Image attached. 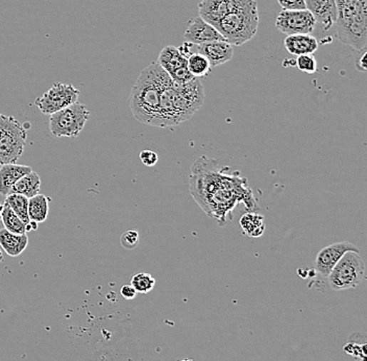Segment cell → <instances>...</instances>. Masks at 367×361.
Returning <instances> with one entry per match:
<instances>
[{"instance_id":"obj_1","label":"cell","mask_w":367,"mask_h":361,"mask_svg":"<svg viewBox=\"0 0 367 361\" xmlns=\"http://www.w3.org/2000/svg\"><path fill=\"white\" fill-rule=\"evenodd\" d=\"M215 161L200 158L191 167L190 193L208 215L227 223V215L238 203L251 209L247 200L254 202L253 193L239 175H227Z\"/></svg>"},{"instance_id":"obj_2","label":"cell","mask_w":367,"mask_h":361,"mask_svg":"<svg viewBox=\"0 0 367 361\" xmlns=\"http://www.w3.org/2000/svg\"><path fill=\"white\" fill-rule=\"evenodd\" d=\"M171 81L167 72L157 62L142 70L130 96V111L139 123L155 126L162 91Z\"/></svg>"},{"instance_id":"obj_3","label":"cell","mask_w":367,"mask_h":361,"mask_svg":"<svg viewBox=\"0 0 367 361\" xmlns=\"http://www.w3.org/2000/svg\"><path fill=\"white\" fill-rule=\"evenodd\" d=\"M337 6V38L361 51L367 47V0H335Z\"/></svg>"},{"instance_id":"obj_4","label":"cell","mask_w":367,"mask_h":361,"mask_svg":"<svg viewBox=\"0 0 367 361\" xmlns=\"http://www.w3.org/2000/svg\"><path fill=\"white\" fill-rule=\"evenodd\" d=\"M259 21L258 4L256 0H247L239 8L224 16L215 29L232 46H241L256 36Z\"/></svg>"},{"instance_id":"obj_5","label":"cell","mask_w":367,"mask_h":361,"mask_svg":"<svg viewBox=\"0 0 367 361\" xmlns=\"http://www.w3.org/2000/svg\"><path fill=\"white\" fill-rule=\"evenodd\" d=\"M366 266L360 253L348 252L331 270L328 278L330 288L335 292L352 290L363 283Z\"/></svg>"},{"instance_id":"obj_6","label":"cell","mask_w":367,"mask_h":361,"mask_svg":"<svg viewBox=\"0 0 367 361\" xmlns=\"http://www.w3.org/2000/svg\"><path fill=\"white\" fill-rule=\"evenodd\" d=\"M90 112L84 103L76 101L73 105L51 115L49 130L55 137L76 138L84 130L89 121Z\"/></svg>"},{"instance_id":"obj_7","label":"cell","mask_w":367,"mask_h":361,"mask_svg":"<svg viewBox=\"0 0 367 361\" xmlns=\"http://www.w3.org/2000/svg\"><path fill=\"white\" fill-rule=\"evenodd\" d=\"M204 101V86L200 78L184 83H175V117L177 126L191 118L202 107Z\"/></svg>"},{"instance_id":"obj_8","label":"cell","mask_w":367,"mask_h":361,"mask_svg":"<svg viewBox=\"0 0 367 361\" xmlns=\"http://www.w3.org/2000/svg\"><path fill=\"white\" fill-rule=\"evenodd\" d=\"M28 132L24 126L10 116L8 126L0 138V166L15 164L21 157L26 148Z\"/></svg>"},{"instance_id":"obj_9","label":"cell","mask_w":367,"mask_h":361,"mask_svg":"<svg viewBox=\"0 0 367 361\" xmlns=\"http://www.w3.org/2000/svg\"><path fill=\"white\" fill-rule=\"evenodd\" d=\"M80 91L69 83H56L35 101V105L45 115L55 113L73 105L78 101Z\"/></svg>"},{"instance_id":"obj_10","label":"cell","mask_w":367,"mask_h":361,"mask_svg":"<svg viewBox=\"0 0 367 361\" xmlns=\"http://www.w3.org/2000/svg\"><path fill=\"white\" fill-rule=\"evenodd\" d=\"M157 64L162 67L175 83H184L195 80L187 66V58L182 55L179 47L166 46L157 58Z\"/></svg>"},{"instance_id":"obj_11","label":"cell","mask_w":367,"mask_h":361,"mask_svg":"<svg viewBox=\"0 0 367 361\" xmlns=\"http://www.w3.org/2000/svg\"><path fill=\"white\" fill-rule=\"evenodd\" d=\"M276 28L285 35L311 34L314 31L316 21L308 10H283L276 19Z\"/></svg>"},{"instance_id":"obj_12","label":"cell","mask_w":367,"mask_h":361,"mask_svg":"<svg viewBox=\"0 0 367 361\" xmlns=\"http://www.w3.org/2000/svg\"><path fill=\"white\" fill-rule=\"evenodd\" d=\"M348 252L360 253L359 248L348 241H340L324 248L317 253L315 268L323 277H328L331 270Z\"/></svg>"},{"instance_id":"obj_13","label":"cell","mask_w":367,"mask_h":361,"mask_svg":"<svg viewBox=\"0 0 367 361\" xmlns=\"http://www.w3.org/2000/svg\"><path fill=\"white\" fill-rule=\"evenodd\" d=\"M247 0H202L198 4L200 17L215 28L216 24L229 13L239 8Z\"/></svg>"},{"instance_id":"obj_14","label":"cell","mask_w":367,"mask_h":361,"mask_svg":"<svg viewBox=\"0 0 367 361\" xmlns=\"http://www.w3.org/2000/svg\"><path fill=\"white\" fill-rule=\"evenodd\" d=\"M186 42L191 43L193 45H202L205 43L222 41L224 37L220 35L213 26L205 21L202 18H193L189 21L188 28L184 34Z\"/></svg>"},{"instance_id":"obj_15","label":"cell","mask_w":367,"mask_h":361,"mask_svg":"<svg viewBox=\"0 0 367 361\" xmlns=\"http://www.w3.org/2000/svg\"><path fill=\"white\" fill-rule=\"evenodd\" d=\"M306 10L309 11L316 24L324 31H330L337 21V6L335 0H305Z\"/></svg>"},{"instance_id":"obj_16","label":"cell","mask_w":367,"mask_h":361,"mask_svg":"<svg viewBox=\"0 0 367 361\" xmlns=\"http://www.w3.org/2000/svg\"><path fill=\"white\" fill-rule=\"evenodd\" d=\"M193 53H198L206 56L210 63L211 67L222 66L232 60L234 55L233 46L229 43L214 41L205 43L202 45H193Z\"/></svg>"},{"instance_id":"obj_17","label":"cell","mask_w":367,"mask_h":361,"mask_svg":"<svg viewBox=\"0 0 367 361\" xmlns=\"http://www.w3.org/2000/svg\"><path fill=\"white\" fill-rule=\"evenodd\" d=\"M284 46L292 56L313 55L319 49V41L311 34H299L287 36Z\"/></svg>"},{"instance_id":"obj_18","label":"cell","mask_w":367,"mask_h":361,"mask_svg":"<svg viewBox=\"0 0 367 361\" xmlns=\"http://www.w3.org/2000/svg\"><path fill=\"white\" fill-rule=\"evenodd\" d=\"M33 169L28 166L18 164H4L0 166V195L6 198L18 180L31 173Z\"/></svg>"},{"instance_id":"obj_19","label":"cell","mask_w":367,"mask_h":361,"mask_svg":"<svg viewBox=\"0 0 367 361\" xmlns=\"http://www.w3.org/2000/svg\"><path fill=\"white\" fill-rule=\"evenodd\" d=\"M29 245V237L26 234L20 235L9 232L8 230H0V247L11 257H18L26 250Z\"/></svg>"},{"instance_id":"obj_20","label":"cell","mask_w":367,"mask_h":361,"mask_svg":"<svg viewBox=\"0 0 367 361\" xmlns=\"http://www.w3.org/2000/svg\"><path fill=\"white\" fill-rule=\"evenodd\" d=\"M40 187H41V178L35 171H31L15 183L10 193H17L31 198L39 193Z\"/></svg>"},{"instance_id":"obj_21","label":"cell","mask_w":367,"mask_h":361,"mask_svg":"<svg viewBox=\"0 0 367 361\" xmlns=\"http://www.w3.org/2000/svg\"><path fill=\"white\" fill-rule=\"evenodd\" d=\"M240 227L243 233L252 238H258L264 234L265 225L264 216L256 212H249L243 214L240 218Z\"/></svg>"},{"instance_id":"obj_22","label":"cell","mask_w":367,"mask_h":361,"mask_svg":"<svg viewBox=\"0 0 367 361\" xmlns=\"http://www.w3.org/2000/svg\"><path fill=\"white\" fill-rule=\"evenodd\" d=\"M48 198L46 196L38 193L37 195L29 198V218L31 222H45L48 216Z\"/></svg>"},{"instance_id":"obj_23","label":"cell","mask_w":367,"mask_h":361,"mask_svg":"<svg viewBox=\"0 0 367 361\" xmlns=\"http://www.w3.org/2000/svg\"><path fill=\"white\" fill-rule=\"evenodd\" d=\"M1 222L4 223V229L8 230L11 233L24 235L28 232L26 223L18 218L17 214H15L6 203L2 205Z\"/></svg>"},{"instance_id":"obj_24","label":"cell","mask_w":367,"mask_h":361,"mask_svg":"<svg viewBox=\"0 0 367 361\" xmlns=\"http://www.w3.org/2000/svg\"><path fill=\"white\" fill-rule=\"evenodd\" d=\"M187 66L193 78H202L210 74L212 67L206 56L198 53L191 54L187 58Z\"/></svg>"},{"instance_id":"obj_25","label":"cell","mask_w":367,"mask_h":361,"mask_svg":"<svg viewBox=\"0 0 367 361\" xmlns=\"http://www.w3.org/2000/svg\"><path fill=\"white\" fill-rule=\"evenodd\" d=\"M6 205L13 210L18 218L26 225L31 223L29 218V198L24 195H17V193H10L6 196L4 200Z\"/></svg>"},{"instance_id":"obj_26","label":"cell","mask_w":367,"mask_h":361,"mask_svg":"<svg viewBox=\"0 0 367 361\" xmlns=\"http://www.w3.org/2000/svg\"><path fill=\"white\" fill-rule=\"evenodd\" d=\"M130 285L139 293H148L154 290L155 279L148 273H138L130 280Z\"/></svg>"},{"instance_id":"obj_27","label":"cell","mask_w":367,"mask_h":361,"mask_svg":"<svg viewBox=\"0 0 367 361\" xmlns=\"http://www.w3.org/2000/svg\"><path fill=\"white\" fill-rule=\"evenodd\" d=\"M296 65L297 68L305 73L313 74L316 72L317 62L313 55L299 56L296 58Z\"/></svg>"},{"instance_id":"obj_28","label":"cell","mask_w":367,"mask_h":361,"mask_svg":"<svg viewBox=\"0 0 367 361\" xmlns=\"http://www.w3.org/2000/svg\"><path fill=\"white\" fill-rule=\"evenodd\" d=\"M140 243V236H139L137 230H128L125 232L120 237V243L125 250H134L138 247Z\"/></svg>"},{"instance_id":"obj_29","label":"cell","mask_w":367,"mask_h":361,"mask_svg":"<svg viewBox=\"0 0 367 361\" xmlns=\"http://www.w3.org/2000/svg\"><path fill=\"white\" fill-rule=\"evenodd\" d=\"M344 352L353 356V357H358L361 361H366V344L364 342L363 345H358L356 342H350L343 347Z\"/></svg>"},{"instance_id":"obj_30","label":"cell","mask_w":367,"mask_h":361,"mask_svg":"<svg viewBox=\"0 0 367 361\" xmlns=\"http://www.w3.org/2000/svg\"><path fill=\"white\" fill-rule=\"evenodd\" d=\"M278 2L285 11L306 10L305 0H278Z\"/></svg>"},{"instance_id":"obj_31","label":"cell","mask_w":367,"mask_h":361,"mask_svg":"<svg viewBox=\"0 0 367 361\" xmlns=\"http://www.w3.org/2000/svg\"><path fill=\"white\" fill-rule=\"evenodd\" d=\"M139 157H140L142 163L148 167L155 166L157 164V160H159L157 153L148 150L142 151Z\"/></svg>"},{"instance_id":"obj_32","label":"cell","mask_w":367,"mask_h":361,"mask_svg":"<svg viewBox=\"0 0 367 361\" xmlns=\"http://www.w3.org/2000/svg\"><path fill=\"white\" fill-rule=\"evenodd\" d=\"M366 56L367 49H363V51H359V56H358V58L356 59V69L359 70L360 72L367 71Z\"/></svg>"},{"instance_id":"obj_33","label":"cell","mask_w":367,"mask_h":361,"mask_svg":"<svg viewBox=\"0 0 367 361\" xmlns=\"http://www.w3.org/2000/svg\"><path fill=\"white\" fill-rule=\"evenodd\" d=\"M120 293L125 300H133L136 298L138 293L136 292V290L132 285H123L120 288Z\"/></svg>"},{"instance_id":"obj_34","label":"cell","mask_w":367,"mask_h":361,"mask_svg":"<svg viewBox=\"0 0 367 361\" xmlns=\"http://www.w3.org/2000/svg\"><path fill=\"white\" fill-rule=\"evenodd\" d=\"M9 119H10V116H6V115L0 114V138H1L2 134H4L6 126H8Z\"/></svg>"},{"instance_id":"obj_35","label":"cell","mask_w":367,"mask_h":361,"mask_svg":"<svg viewBox=\"0 0 367 361\" xmlns=\"http://www.w3.org/2000/svg\"><path fill=\"white\" fill-rule=\"evenodd\" d=\"M2 260H4V255H2L1 250H0V263H2Z\"/></svg>"},{"instance_id":"obj_36","label":"cell","mask_w":367,"mask_h":361,"mask_svg":"<svg viewBox=\"0 0 367 361\" xmlns=\"http://www.w3.org/2000/svg\"><path fill=\"white\" fill-rule=\"evenodd\" d=\"M1 209H2V205H0V220H1Z\"/></svg>"},{"instance_id":"obj_37","label":"cell","mask_w":367,"mask_h":361,"mask_svg":"<svg viewBox=\"0 0 367 361\" xmlns=\"http://www.w3.org/2000/svg\"><path fill=\"white\" fill-rule=\"evenodd\" d=\"M179 361H195V360H179Z\"/></svg>"}]
</instances>
